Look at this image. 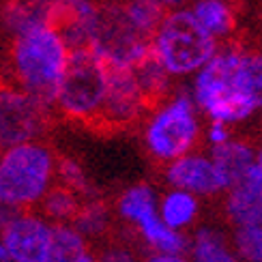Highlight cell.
<instances>
[{
	"mask_svg": "<svg viewBox=\"0 0 262 262\" xmlns=\"http://www.w3.org/2000/svg\"><path fill=\"white\" fill-rule=\"evenodd\" d=\"M11 58L21 91L43 105L56 101L58 84L69 58V48L56 28L39 26L17 35Z\"/></svg>",
	"mask_w": 262,
	"mask_h": 262,
	"instance_id": "obj_1",
	"label": "cell"
},
{
	"mask_svg": "<svg viewBox=\"0 0 262 262\" xmlns=\"http://www.w3.org/2000/svg\"><path fill=\"white\" fill-rule=\"evenodd\" d=\"M241 54L243 52L236 48H217L213 56L195 71L191 99L211 121H222L226 125L241 123L260 110L236 86Z\"/></svg>",
	"mask_w": 262,
	"mask_h": 262,
	"instance_id": "obj_2",
	"label": "cell"
},
{
	"mask_svg": "<svg viewBox=\"0 0 262 262\" xmlns=\"http://www.w3.org/2000/svg\"><path fill=\"white\" fill-rule=\"evenodd\" d=\"M150 50L170 75H191L217 52V39L206 32L189 9H172L150 37Z\"/></svg>",
	"mask_w": 262,
	"mask_h": 262,
	"instance_id": "obj_3",
	"label": "cell"
},
{
	"mask_svg": "<svg viewBox=\"0 0 262 262\" xmlns=\"http://www.w3.org/2000/svg\"><path fill=\"white\" fill-rule=\"evenodd\" d=\"M54 157L35 140L7 146L0 155V202L11 209L37 204L52 187Z\"/></svg>",
	"mask_w": 262,
	"mask_h": 262,
	"instance_id": "obj_4",
	"label": "cell"
},
{
	"mask_svg": "<svg viewBox=\"0 0 262 262\" xmlns=\"http://www.w3.org/2000/svg\"><path fill=\"white\" fill-rule=\"evenodd\" d=\"M107 89V64L91 48L69 50L67 67L58 84L56 101L73 118L99 116Z\"/></svg>",
	"mask_w": 262,
	"mask_h": 262,
	"instance_id": "obj_5",
	"label": "cell"
},
{
	"mask_svg": "<svg viewBox=\"0 0 262 262\" xmlns=\"http://www.w3.org/2000/svg\"><path fill=\"white\" fill-rule=\"evenodd\" d=\"M200 136V118L191 95L179 93L150 116L144 129L148 150L161 161H174L193 148Z\"/></svg>",
	"mask_w": 262,
	"mask_h": 262,
	"instance_id": "obj_6",
	"label": "cell"
},
{
	"mask_svg": "<svg viewBox=\"0 0 262 262\" xmlns=\"http://www.w3.org/2000/svg\"><path fill=\"white\" fill-rule=\"evenodd\" d=\"M46 107L24 91L0 89V148L35 140L43 127Z\"/></svg>",
	"mask_w": 262,
	"mask_h": 262,
	"instance_id": "obj_7",
	"label": "cell"
},
{
	"mask_svg": "<svg viewBox=\"0 0 262 262\" xmlns=\"http://www.w3.org/2000/svg\"><path fill=\"white\" fill-rule=\"evenodd\" d=\"M11 262H48L52 249V224L37 215H13L0 230Z\"/></svg>",
	"mask_w": 262,
	"mask_h": 262,
	"instance_id": "obj_8",
	"label": "cell"
},
{
	"mask_svg": "<svg viewBox=\"0 0 262 262\" xmlns=\"http://www.w3.org/2000/svg\"><path fill=\"white\" fill-rule=\"evenodd\" d=\"M146 97L136 80L134 69L129 67H107V89L99 116L107 123L123 125L140 116L144 110Z\"/></svg>",
	"mask_w": 262,
	"mask_h": 262,
	"instance_id": "obj_9",
	"label": "cell"
},
{
	"mask_svg": "<svg viewBox=\"0 0 262 262\" xmlns=\"http://www.w3.org/2000/svg\"><path fill=\"white\" fill-rule=\"evenodd\" d=\"M166 177L172 187L191 191L193 195H213L224 191V183L213 159L191 150L170 161Z\"/></svg>",
	"mask_w": 262,
	"mask_h": 262,
	"instance_id": "obj_10",
	"label": "cell"
},
{
	"mask_svg": "<svg viewBox=\"0 0 262 262\" xmlns=\"http://www.w3.org/2000/svg\"><path fill=\"white\" fill-rule=\"evenodd\" d=\"M228 217L234 226H262V166L254 163L245 177L228 189Z\"/></svg>",
	"mask_w": 262,
	"mask_h": 262,
	"instance_id": "obj_11",
	"label": "cell"
},
{
	"mask_svg": "<svg viewBox=\"0 0 262 262\" xmlns=\"http://www.w3.org/2000/svg\"><path fill=\"white\" fill-rule=\"evenodd\" d=\"M3 24L13 37L39 26H54V0H9Z\"/></svg>",
	"mask_w": 262,
	"mask_h": 262,
	"instance_id": "obj_12",
	"label": "cell"
},
{
	"mask_svg": "<svg viewBox=\"0 0 262 262\" xmlns=\"http://www.w3.org/2000/svg\"><path fill=\"white\" fill-rule=\"evenodd\" d=\"M215 163L217 172L222 177L224 183V191H228L245 177V172L256 163V150L252 146H247L245 142H236V140H228L224 144L211 146V155Z\"/></svg>",
	"mask_w": 262,
	"mask_h": 262,
	"instance_id": "obj_13",
	"label": "cell"
},
{
	"mask_svg": "<svg viewBox=\"0 0 262 262\" xmlns=\"http://www.w3.org/2000/svg\"><path fill=\"white\" fill-rule=\"evenodd\" d=\"M142 238L159 254H183L187 249V238L183 230H174L159 217L157 211L148 213L136 224Z\"/></svg>",
	"mask_w": 262,
	"mask_h": 262,
	"instance_id": "obj_14",
	"label": "cell"
},
{
	"mask_svg": "<svg viewBox=\"0 0 262 262\" xmlns=\"http://www.w3.org/2000/svg\"><path fill=\"white\" fill-rule=\"evenodd\" d=\"M200 211L198 195H193L191 191H185L179 187H172L163 200L157 204V213L163 222H166L174 230H185L189 228Z\"/></svg>",
	"mask_w": 262,
	"mask_h": 262,
	"instance_id": "obj_15",
	"label": "cell"
},
{
	"mask_svg": "<svg viewBox=\"0 0 262 262\" xmlns=\"http://www.w3.org/2000/svg\"><path fill=\"white\" fill-rule=\"evenodd\" d=\"M191 15L215 39H224L234 28V13L226 0H193Z\"/></svg>",
	"mask_w": 262,
	"mask_h": 262,
	"instance_id": "obj_16",
	"label": "cell"
},
{
	"mask_svg": "<svg viewBox=\"0 0 262 262\" xmlns=\"http://www.w3.org/2000/svg\"><path fill=\"white\" fill-rule=\"evenodd\" d=\"M189 254L191 262H238L232 245L226 241V236L217 230V228L204 226L200 230H195Z\"/></svg>",
	"mask_w": 262,
	"mask_h": 262,
	"instance_id": "obj_17",
	"label": "cell"
},
{
	"mask_svg": "<svg viewBox=\"0 0 262 262\" xmlns=\"http://www.w3.org/2000/svg\"><path fill=\"white\" fill-rule=\"evenodd\" d=\"M123 13L138 35L150 39L166 15V7L159 0H129L127 5H123Z\"/></svg>",
	"mask_w": 262,
	"mask_h": 262,
	"instance_id": "obj_18",
	"label": "cell"
},
{
	"mask_svg": "<svg viewBox=\"0 0 262 262\" xmlns=\"http://www.w3.org/2000/svg\"><path fill=\"white\" fill-rule=\"evenodd\" d=\"M86 252V236L71 224L52 226V249L48 262H69Z\"/></svg>",
	"mask_w": 262,
	"mask_h": 262,
	"instance_id": "obj_19",
	"label": "cell"
},
{
	"mask_svg": "<svg viewBox=\"0 0 262 262\" xmlns=\"http://www.w3.org/2000/svg\"><path fill=\"white\" fill-rule=\"evenodd\" d=\"M134 73H136V80L140 84L142 93H144L146 99H155V97L163 95L170 84V78L172 75L163 69V64L155 58V54H150L146 58H142L136 67H134Z\"/></svg>",
	"mask_w": 262,
	"mask_h": 262,
	"instance_id": "obj_20",
	"label": "cell"
},
{
	"mask_svg": "<svg viewBox=\"0 0 262 262\" xmlns=\"http://www.w3.org/2000/svg\"><path fill=\"white\" fill-rule=\"evenodd\" d=\"M152 211H157V198L155 191L146 185H136V187L127 189L118 200V213L134 226Z\"/></svg>",
	"mask_w": 262,
	"mask_h": 262,
	"instance_id": "obj_21",
	"label": "cell"
},
{
	"mask_svg": "<svg viewBox=\"0 0 262 262\" xmlns=\"http://www.w3.org/2000/svg\"><path fill=\"white\" fill-rule=\"evenodd\" d=\"M43 202V211L50 220H54L56 224H64L71 222L73 215L78 213V198H75L73 189L69 187H56V189H48L46 195L41 198Z\"/></svg>",
	"mask_w": 262,
	"mask_h": 262,
	"instance_id": "obj_22",
	"label": "cell"
},
{
	"mask_svg": "<svg viewBox=\"0 0 262 262\" xmlns=\"http://www.w3.org/2000/svg\"><path fill=\"white\" fill-rule=\"evenodd\" d=\"M232 249L238 262H262V226H236Z\"/></svg>",
	"mask_w": 262,
	"mask_h": 262,
	"instance_id": "obj_23",
	"label": "cell"
},
{
	"mask_svg": "<svg viewBox=\"0 0 262 262\" xmlns=\"http://www.w3.org/2000/svg\"><path fill=\"white\" fill-rule=\"evenodd\" d=\"M107 222H110L107 211H105V206L99 204V202L86 204V206H82V209H78V213L73 215V226L78 228L84 236H97V234L105 232Z\"/></svg>",
	"mask_w": 262,
	"mask_h": 262,
	"instance_id": "obj_24",
	"label": "cell"
},
{
	"mask_svg": "<svg viewBox=\"0 0 262 262\" xmlns=\"http://www.w3.org/2000/svg\"><path fill=\"white\" fill-rule=\"evenodd\" d=\"M60 177L64 179V183H67V187L73 189V191H84L86 187H89L82 168L73 161H62L60 163Z\"/></svg>",
	"mask_w": 262,
	"mask_h": 262,
	"instance_id": "obj_25",
	"label": "cell"
},
{
	"mask_svg": "<svg viewBox=\"0 0 262 262\" xmlns=\"http://www.w3.org/2000/svg\"><path fill=\"white\" fill-rule=\"evenodd\" d=\"M97 262H136V256L129 252L127 247H121V245H112L101 252L99 260Z\"/></svg>",
	"mask_w": 262,
	"mask_h": 262,
	"instance_id": "obj_26",
	"label": "cell"
},
{
	"mask_svg": "<svg viewBox=\"0 0 262 262\" xmlns=\"http://www.w3.org/2000/svg\"><path fill=\"white\" fill-rule=\"evenodd\" d=\"M206 140H209L211 146L224 144V142L230 140V131H228V125L222 121H211L209 129H206Z\"/></svg>",
	"mask_w": 262,
	"mask_h": 262,
	"instance_id": "obj_27",
	"label": "cell"
},
{
	"mask_svg": "<svg viewBox=\"0 0 262 262\" xmlns=\"http://www.w3.org/2000/svg\"><path fill=\"white\" fill-rule=\"evenodd\" d=\"M144 262H189L187 258H183V254H155V256H150L148 260Z\"/></svg>",
	"mask_w": 262,
	"mask_h": 262,
	"instance_id": "obj_28",
	"label": "cell"
},
{
	"mask_svg": "<svg viewBox=\"0 0 262 262\" xmlns=\"http://www.w3.org/2000/svg\"><path fill=\"white\" fill-rule=\"evenodd\" d=\"M11 217H13V209L0 202V230H3V228L7 226V222L11 220Z\"/></svg>",
	"mask_w": 262,
	"mask_h": 262,
	"instance_id": "obj_29",
	"label": "cell"
},
{
	"mask_svg": "<svg viewBox=\"0 0 262 262\" xmlns=\"http://www.w3.org/2000/svg\"><path fill=\"white\" fill-rule=\"evenodd\" d=\"M69 262H97V258H95L93 254H89V252H84V254L75 256V258H73V260H69Z\"/></svg>",
	"mask_w": 262,
	"mask_h": 262,
	"instance_id": "obj_30",
	"label": "cell"
},
{
	"mask_svg": "<svg viewBox=\"0 0 262 262\" xmlns=\"http://www.w3.org/2000/svg\"><path fill=\"white\" fill-rule=\"evenodd\" d=\"M159 3L166 7V9H177V7H181L185 0H159Z\"/></svg>",
	"mask_w": 262,
	"mask_h": 262,
	"instance_id": "obj_31",
	"label": "cell"
},
{
	"mask_svg": "<svg viewBox=\"0 0 262 262\" xmlns=\"http://www.w3.org/2000/svg\"><path fill=\"white\" fill-rule=\"evenodd\" d=\"M0 262H11V256H9V252H7V247H5L3 241H0Z\"/></svg>",
	"mask_w": 262,
	"mask_h": 262,
	"instance_id": "obj_32",
	"label": "cell"
},
{
	"mask_svg": "<svg viewBox=\"0 0 262 262\" xmlns=\"http://www.w3.org/2000/svg\"><path fill=\"white\" fill-rule=\"evenodd\" d=\"M256 163H260V166H262V150L256 152Z\"/></svg>",
	"mask_w": 262,
	"mask_h": 262,
	"instance_id": "obj_33",
	"label": "cell"
},
{
	"mask_svg": "<svg viewBox=\"0 0 262 262\" xmlns=\"http://www.w3.org/2000/svg\"><path fill=\"white\" fill-rule=\"evenodd\" d=\"M260 110H262V107H260Z\"/></svg>",
	"mask_w": 262,
	"mask_h": 262,
	"instance_id": "obj_34",
	"label": "cell"
}]
</instances>
